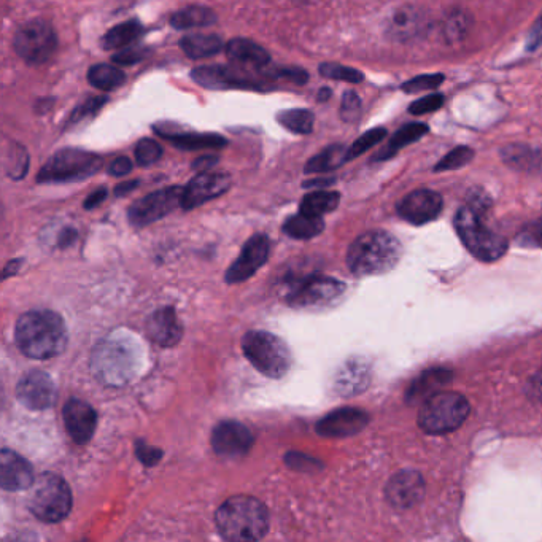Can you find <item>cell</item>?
Returning a JSON list of instances; mask_svg holds the SVG:
<instances>
[{"mask_svg":"<svg viewBox=\"0 0 542 542\" xmlns=\"http://www.w3.org/2000/svg\"><path fill=\"white\" fill-rule=\"evenodd\" d=\"M15 339L18 349L32 360H50L67 347L66 323L51 310H32L16 322Z\"/></svg>","mask_w":542,"mask_h":542,"instance_id":"obj_1","label":"cell"},{"mask_svg":"<svg viewBox=\"0 0 542 542\" xmlns=\"http://www.w3.org/2000/svg\"><path fill=\"white\" fill-rule=\"evenodd\" d=\"M215 523L220 535L228 541H260L268 535V509L253 496H233L218 508Z\"/></svg>","mask_w":542,"mask_h":542,"instance_id":"obj_2","label":"cell"},{"mask_svg":"<svg viewBox=\"0 0 542 542\" xmlns=\"http://www.w3.org/2000/svg\"><path fill=\"white\" fill-rule=\"evenodd\" d=\"M401 250L403 248L393 234L380 229L369 231L350 245L347 264L358 277L385 274L398 264Z\"/></svg>","mask_w":542,"mask_h":542,"instance_id":"obj_3","label":"cell"},{"mask_svg":"<svg viewBox=\"0 0 542 542\" xmlns=\"http://www.w3.org/2000/svg\"><path fill=\"white\" fill-rule=\"evenodd\" d=\"M90 364L101 384L121 387L139 372V349L124 337H109L94 349Z\"/></svg>","mask_w":542,"mask_h":542,"instance_id":"obj_4","label":"cell"},{"mask_svg":"<svg viewBox=\"0 0 542 542\" xmlns=\"http://www.w3.org/2000/svg\"><path fill=\"white\" fill-rule=\"evenodd\" d=\"M485 213L465 206L455 215V229L471 255L477 260L492 263L500 260L508 252V239L488 228L484 221Z\"/></svg>","mask_w":542,"mask_h":542,"instance_id":"obj_5","label":"cell"},{"mask_svg":"<svg viewBox=\"0 0 542 542\" xmlns=\"http://www.w3.org/2000/svg\"><path fill=\"white\" fill-rule=\"evenodd\" d=\"M245 358L253 368L271 379H282L291 368V353L285 341L268 331H250L242 339Z\"/></svg>","mask_w":542,"mask_h":542,"instance_id":"obj_6","label":"cell"},{"mask_svg":"<svg viewBox=\"0 0 542 542\" xmlns=\"http://www.w3.org/2000/svg\"><path fill=\"white\" fill-rule=\"evenodd\" d=\"M468 399L460 393L439 392L426 399L419 412V425L426 434H447L468 419Z\"/></svg>","mask_w":542,"mask_h":542,"instance_id":"obj_7","label":"cell"},{"mask_svg":"<svg viewBox=\"0 0 542 542\" xmlns=\"http://www.w3.org/2000/svg\"><path fill=\"white\" fill-rule=\"evenodd\" d=\"M29 511L45 523H58L72 511L69 485L56 474L45 473L32 485Z\"/></svg>","mask_w":542,"mask_h":542,"instance_id":"obj_8","label":"cell"},{"mask_svg":"<svg viewBox=\"0 0 542 542\" xmlns=\"http://www.w3.org/2000/svg\"><path fill=\"white\" fill-rule=\"evenodd\" d=\"M101 156L78 148H66L51 156L37 175L39 183H67L93 177L101 171Z\"/></svg>","mask_w":542,"mask_h":542,"instance_id":"obj_9","label":"cell"},{"mask_svg":"<svg viewBox=\"0 0 542 542\" xmlns=\"http://www.w3.org/2000/svg\"><path fill=\"white\" fill-rule=\"evenodd\" d=\"M16 55L31 66L50 61L58 48V35L47 21L34 20L21 26L13 39Z\"/></svg>","mask_w":542,"mask_h":542,"instance_id":"obj_10","label":"cell"},{"mask_svg":"<svg viewBox=\"0 0 542 542\" xmlns=\"http://www.w3.org/2000/svg\"><path fill=\"white\" fill-rule=\"evenodd\" d=\"M183 191L185 188L182 186H169L134 202L128 212L131 225L144 228L174 212L177 207H182Z\"/></svg>","mask_w":542,"mask_h":542,"instance_id":"obj_11","label":"cell"},{"mask_svg":"<svg viewBox=\"0 0 542 542\" xmlns=\"http://www.w3.org/2000/svg\"><path fill=\"white\" fill-rule=\"evenodd\" d=\"M345 291V283L326 275H309L291 288L288 304L298 309L322 307L339 298Z\"/></svg>","mask_w":542,"mask_h":542,"instance_id":"obj_12","label":"cell"},{"mask_svg":"<svg viewBox=\"0 0 542 542\" xmlns=\"http://www.w3.org/2000/svg\"><path fill=\"white\" fill-rule=\"evenodd\" d=\"M194 82L207 90H255L266 91L269 86L255 80L236 67L209 66L199 67L191 72Z\"/></svg>","mask_w":542,"mask_h":542,"instance_id":"obj_13","label":"cell"},{"mask_svg":"<svg viewBox=\"0 0 542 542\" xmlns=\"http://www.w3.org/2000/svg\"><path fill=\"white\" fill-rule=\"evenodd\" d=\"M16 398L32 411H45L56 403L58 388L47 372L31 371L16 385Z\"/></svg>","mask_w":542,"mask_h":542,"instance_id":"obj_14","label":"cell"},{"mask_svg":"<svg viewBox=\"0 0 542 542\" xmlns=\"http://www.w3.org/2000/svg\"><path fill=\"white\" fill-rule=\"evenodd\" d=\"M271 253V242L264 234H255L242 248L241 255L226 271V282L241 283L250 279L263 268Z\"/></svg>","mask_w":542,"mask_h":542,"instance_id":"obj_15","label":"cell"},{"mask_svg":"<svg viewBox=\"0 0 542 542\" xmlns=\"http://www.w3.org/2000/svg\"><path fill=\"white\" fill-rule=\"evenodd\" d=\"M255 438L244 423L225 420L218 423L212 431V449L220 457H242L250 452Z\"/></svg>","mask_w":542,"mask_h":542,"instance_id":"obj_16","label":"cell"},{"mask_svg":"<svg viewBox=\"0 0 542 542\" xmlns=\"http://www.w3.org/2000/svg\"><path fill=\"white\" fill-rule=\"evenodd\" d=\"M231 188V177L225 172H202L183 191L182 209L191 210L220 198Z\"/></svg>","mask_w":542,"mask_h":542,"instance_id":"obj_17","label":"cell"},{"mask_svg":"<svg viewBox=\"0 0 542 542\" xmlns=\"http://www.w3.org/2000/svg\"><path fill=\"white\" fill-rule=\"evenodd\" d=\"M369 423L368 412L357 407H341L325 415L317 423V433L323 438H350L360 433Z\"/></svg>","mask_w":542,"mask_h":542,"instance_id":"obj_18","label":"cell"},{"mask_svg":"<svg viewBox=\"0 0 542 542\" xmlns=\"http://www.w3.org/2000/svg\"><path fill=\"white\" fill-rule=\"evenodd\" d=\"M442 207L444 201L441 194L431 190H415L399 201L398 213L412 225L420 226L436 220Z\"/></svg>","mask_w":542,"mask_h":542,"instance_id":"obj_19","label":"cell"},{"mask_svg":"<svg viewBox=\"0 0 542 542\" xmlns=\"http://www.w3.org/2000/svg\"><path fill=\"white\" fill-rule=\"evenodd\" d=\"M425 481L422 474L412 469H404L388 481L385 496L395 509H409L422 500Z\"/></svg>","mask_w":542,"mask_h":542,"instance_id":"obj_20","label":"cell"},{"mask_svg":"<svg viewBox=\"0 0 542 542\" xmlns=\"http://www.w3.org/2000/svg\"><path fill=\"white\" fill-rule=\"evenodd\" d=\"M62 419L67 433L75 444L83 446L91 441L97 426V414L93 406L82 399H69L62 409Z\"/></svg>","mask_w":542,"mask_h":542,"instance_id":"obj_21","label":"cell"},{"mask_svg":"<svg viewBox=\"0 0 542 542\" xmlns=\"http://www.w3.org/2000/svg\"><path fill=\"white\" fill-rule=\"evenodd\" d=\"M34 469L29 461L13 450L4 449L0 453V485L5 492H21L34 485Z\"/></svg>","mask_w":542,"mask_h":542,"instance_id":"obj_22","label":"cell"},{"mask_svg":"<svg viewBox=\"0 0 542 542\" xmlns=\"http://www.w3.org/2000/svg\"><path fill=\"white\" fill-rule=\"evenodd\" d=\"M145 333L161 347H174L182 341L183 326L172 307H163L148 317Z\"/></svg>","mask_w":542,"mask_h":542,"instance_id":"obj_23","label":"cell"},{"mask_svg":"<svg viewBox=\"0 0 542 542\" xmlns=\"http://www.w3.org/2000/svg\"><path fill=\"white\" fill-rule=\"evenodd\" d=\"M159 136L169 140L174 147L180 148L185 151H198V150H220L228 145V140L220 134H213V132H171L163 131V129L155 128Z\"/></svg>","mask_w":542,"mask_h":542,"instance_id":"obj_24","label":"cell"},{"mask_svg":"<svg viewBox=\"0 0 542 542\" xmlns=\"http://www.w3.org/2000/svg\"><path fill=\"white\" fill-rule=\"evenodd\" d=\"M453 374L449 369L433 368L423 372L419 379L412 382L407 390L406 401L409 404L425 403L426 399L439 393L452 380Z\"/></svg>","mask_w":542,"mask_h":542,"instance_id":"obj_25","label":"cell"},{"mask_svg":"<svg viewBox=\"0 0 542 542\" xmlns=\"http://www.w3.org/2000/svg\"><path fill=\"white\" fill-rule=\"evenodd\" d=\"M226 55L229 61L237 66L256 67L263 69L271 62V56L258 43L248 39H233L226 45Z\"/></svg>","mask_w":542,"mask_h":542,"instance_id":"obj_26","label":"cell"},{"mask_svg":"<svg viewBox=\"0 0 542 542\" xmlns=\"http://www.w3.org/2000/svg\"><path fill=\"white\" fill-rule=\"evenodd\" d=\"M368 363L363 360H352L345 363L344 368L337 372L336 392L342 396H353L364 392L371 379Z\"/></svg>","mask_w":542,"mask_h":542,"instance_id":"obj_27","label":"cell"},{"mask_svg":"<svg viewBox=\"0 0 542 542\" xmlns=\"http://www.w3.org/2000/svg\"><path fill=\"white\" fill-rule=\"evenodd\" d=\"M423 29V15L412 7H403L393 13L388 34L396 40H409Z\"/></svg>","mask_w":542,"mask_h":542,"instance_id":"obj_28","label":"cell"},{"mask_svg":"<svg viewBox=\"0 0 542 542\" xmlns=\"http://www.w3.org/2000/svg\"><path fill=\"white\" fill-rule=\"evenodd\" d=\"M501 158L512 169L523 172L542 171V153L527 145H509L501 150Z\"/></svg>","mask_w":542,"mask_h":542,"instance_id":"obj_29","label":"cell"},{"mask_svg":"<svg viewBox=\"0 0 542 542\" xmlns=\"http://www.w3.org/2000/svg\"><path fill=\"white\" fill-rule=\"evenodd\" d=\"M428 126L423 123H409L403 128L396 131L393 134L392 139L388 142L387 147L374 156V161H387V159L393 158L401 148L407 147V145L414 144L417 140L422 139L425 134H428Z\"/></svg>","mask_w":542,"mask_h":542,"instance_id":"obj_30","label":"cell"},{"mask_svg":"<svg viewBox=\"0 0 542 542\" xmlns=\"http://www.w3.org/2000/svg\"><path fill=\"white\" fill-rule=\"evenodd\" d=\"M223 48V40L213 34H191L182 39V50L191 59L210 58Z\"/></svg>","mask_w":542,"mask_h":542,"instance_id":"obj_31","label":"cell"},{"mask_svg":"<svg viewBox=\"0 0 542 542\" xmlns=\"http://www.w3.org/2000/svg\"><path fill=\"white\" fill-rule=\"evenodd\" d=\"M345 163H349V148H345L344 145H331L310 159L304 171L306 174H323L334 171Z\"/></svg>","mask_w":542,"mask_h":542,"instance_id":"obj_32","label":"cell"},{"mask_svg":"<svg viewBox=\"0 0 542 542\" xmlns=\"http://www.w3.org/2000/svg\"><path fill=\"white\" fill-rule=\"evenodd\" d=\"M213 23H217V15L210 8L201 5L183 8L171 18L172 28L175 29L206 28Z\"/></svg>","mask_w":542,"mask_h":542,"instance_id":"obj_33","label":"cell"},{"mask_svg":"<svg viewBox=\"0 0 542 542\" xmlns=\"http://www.w3.org/2000/svg\"><path fill=\"white\" fill-rule=\"evenodd\" d=\"M339 202H341V194L336 191H314L302 198L299 212L306 213L310 217H323L326 213L336 210Z\"/></svg>","mask_w":542,"mask_h":542,"instance_id":"obj_34","label":"cell"},{"mask_svg":"<svg viewBox=\"0 0 542 542\" xmlns=\"http://www.w3.org/2000/svg\"><path fill=\"white\" fill-rule=\"evenodd\" d=\"M325 229V221L322 217H310L306 213L299 212V215L288 218L283 225V231L293 239L306 241L318 236Z\"/></svg>","mask_w":542,"mask_h":542,"instance_id":"obj_35","label":"cell"},{"mask_svg":"<svg viewBox=\"0 0 542 542\" xmlns=\"http://www.w3.org/2000/svg\"><path fill=\"white\" fill-rule=\"evenodd\" d=\"M88 82L99 91L118 90L126 82L123 70L110 64H96L88 70Z\"/></svg>","mask_w":542,"mask_h":542,"instance_id":"obj_36","label":"cell"},{"mask_svg":"<svg viewBox=\"0 0 542 542\" xmlns=\"http://www.w3.org/2000/svg\"><path fill=\"white\" fill-rule=\"evenodd\" d=\"M144 32L142 24L137 20L126 21L110 29L102 37V47L105 50H118V48L128 47L134 40L139 39L140 34Z\"/></svg>","mask_w":542,"mask_h":542,"instance_id":"obj_37","label":"cell"},{"mask_svg":"<svg viewBox=\"0 0 542 542\" xmlns=\"http://www.w3.org/2000/svg\"><path fill=\"white\" fill-rule=\"evenodd\" d=\"M277 121L283 128L295 134H310L314 129V113L306 109L283 110L277 115Z\"/></svg>","mask_w":542,"mask_h":542,"instance_id":"obj_38","label":"cell"},{"mask_svg":"<svg viewBox=\"0 0 542 542\" xmlns=\"http://www.w3.org/2000/svg\"><path fill=\"white\" fill-rule=\"evenodd\" d=\"M28 169V150L23 145L12 142L8 145L7 156H5V172L10 179L21 180L24 175L28 174Z\"/></svg>","mask_w":542,"mask_h":542,"instance_id":"obj_39","label":"cell"},{"mask_svg":"<svg viewBox=\"0 0 542 542\" xmlns=\"http://www.w3.org/2000/svg\"><path fill=\"white\" fill-rule=\"evenodd\" d=\"M474 159V150L469 147H457L453 148L452 151H449L444 158L436 164L434 171L444 172V171H455V169H460V167L466 166V164L471 163Z\"/></svg>","mask_w":542,"mask_h":542,"instance_id":"obj_40","label":"cell"},{"mask_svg":"<svg viewBox=\"0 0 542 542\" xmlns=\"http://www.w3.org/2000/svg\"><path fill=\"white\" fill-rule=\"evenodd\" d=\"M385 137H387V129L384 128H374L371 131L364 132L363 136L358 137L353 142L352 147L349 148V161L363 155L366 151L371 150L372 147H376Z\"/></svg>","mask_w":542,"mask_h":542,"instance_id":"obj_41","label":"cell"},{"mask_svg":"<svg viewBox=\"0 0 542 542\" xmlns=\"http://www.w3.org/2000/svg\"><path fill=\"white\" fill-rule=\"evenodd\" d=\"M320 74L323 77L331 78V80H339V82L361 83L364 80V75L360 70L341 66V64H331V62H325L320 66Z\"/></svg>","mask_w":542,"mask_h":542,"instance_id":"obj_42","label":"cell"},{"mask_svg":"<svg viewBox=\"0 0 542 542\" xmlns=\"http://www.w3.org/2000/svg\"><path fill=\"white\" fill-rule=\"evenodd\" d=\"M163 156V147L153 139H142L136 147V161L139 166L148 167L158 163Z\"/></svg>","mask_w":542,"mask_h":542,"instance_id":"obj_43","label":"cell"},{"mask_svg":"<svg viewBox=\"0 0 542 542\" xmlns=\"http://www.w3.org/2000/svg\"><path fill=\"white\" fill-rule=\"evenodd\" d=\"M442 83H444V75H419V77H414L404 82L401 85V90L407 94L419 93V91H431L439 88Z\"/></svg>","mask_w":542,"mask_h":542,"instance_id":"obj_44","label":"cell"},{"mask_svg":"<svg viewBox=\"0 0 542 542\" xmlns=\"http://www.w3.org/2000/svg\"><path fill=\"white\" fill-rule=\"evenodd\" d=\"M109 101L107 97H91L88 101L83 102L82 105H78L74 112L70 113L69 121H67V128L72 124L80 123V121L86 120V118L94 117L99 110L104 107L105 102Z\"/></svg>","mask_w":542,"mask_h":542,"instance_id":"obj_45","label":"cell"},{"mask_svg":"<svg viewBox=\"0 0 542 542\" xmlns=\"http://www.w3.org/2000/svg\"><path fill=\"white\" fill-rule=\"evenodd\" d=\"M469 28V18L466 13L453 12L447 16L446 23H444V34H446L449 42H455V40L465 37L466 31Z\"/></svg>","mask_w":542,"mask_h":542,"instance_id":"obj_46","label":"cell"},{"mask_svg":"<svg viewBox=\"0 0 542 542\" xmlns=\"http://www.w3.org/2000/svg\"><path fill=\"white\" fill-rule=\"evenodd\" d=\"M442 105H444V96L434 93L415 101L409 107V113H412V115H425V113L436 112V110L441 109Z\"/></svg>","mask_w":542,"mask_h":542,"instance_id":"obj_47","label":"cell"},{"mask_svg":"<svg viewBox=\"0 0 542 542\" xmlns=\"http://www.w3.org/2000/svg\"><path fill=\"white\" fill-rule=\"evenodd\" d=\"M361 99L357 93L347 91L342 97L341 117L344 121H355L360 117Z\"/></svg>","mask_w":542,"mask_h":542,"instance_id":"obj_48","label":"cell"},{"mask_svg":"<svg viewBox=\"0 0 542 542\" xmlns=\"http://www.w3.org/2000/svg\"><path fill=\"white\" fill-rule=\"evenodd\" d=\"M266 75L271 78H287L291 82H295L296 85H304L309 82V74L301 67H282V69H275L272 72H266Z\"/></svg>","mask_w":542,"mask_h":542,"instance_id":"obj_49","label":"cell"},{"mask_svg":"<svg viewBox=\"0 0 542 542\" xmlns=\"http://www.w3.org/2000/svg\"><path fill=\"white\" fill-rule=\"evenodd\" d=\"M136 453L137 458H139L145 466L151 468L155 466L156 463H159V460L163 458V450L156 449V447L148 446L144 441L136 442Z\"/></svg>","mask_w":542,"mask_h":542,"instance_id":"obj_50","label":"cell"},{"mask_svg":"<svg viewBox=\"0 0 542 542\" xmlns=\"http://www.w3.org/2000/svg\"><path fill=\"white\" fill-rule=\"evenodd\" d=\"M145 48H128V50L120 51L117 55L112 56V61L118 66H132L136 62L142 61L147 56Z\"/></svg>","mask_w":542,"mask_h":542,"instance_id":"obj_51","label":"cell"},{"mask_svg":"<svg viewBox=\"0 0 542 542\" xmlns=\"http://www.w3.org/2000/svg\"><path fill=\"white\" fill-rule=\"evenodd\" d=\"M288 466L293 469H299V471H310V469H317L320 466L318 461H315L314 458L307 457V455H302L298 452H290L287 455Z\"/></svg>","mask_w":542,"mask_h":542,"instance_id":"obj_52","label":"cell"},{"mask_svg":"<svg viewBox=\"0 0 542 542\" xmlns=\"http://www.w3.org/2000/svg\"><path fill=\"white\" fill-rule=\"evenodd\" d=\"M522 239H525V244L542 247V217L538 221H535L533 225L528 226Z\"/></svg>","mask_w":542,"mask_h":542,"instance_id":"obj_53","label":"cell"},{"mask_svg":"<svg viewBox=\"0 0 542 542\" xmlns=\"http://www.w3.org/2000/svg\"><path fill=\"white\" fill-rule=\"evenodd\" d=\"M131 171V159L126 158V156H120V158L115 159L109 167V174L113 175V177H123V175H128Z\"/></svg>","mask_w":542,"mask_h":542,"instance_id":"obj_54","label":"cell"},{"mask_svg":"<svg viewBox=\"0 0 542 542\" xmlns=\"http://www.w3.org/2000/svg\"><path fill=\"white\" fill-rule=\"evenodd\" d=\"M105 199H107V190H105V188H99V190L94 191L91 196L86 198L83 207H85L86 210L96 209L97 206H101Z\"/></svg>","mask_w":542,"mask_h":542,"instance_id":"obj_55","label":"cell"},{"mask_svg":"<svg viewBox=\"0 0 542 542\" xmlns=\"http://www.w3.org/2000/svg\"><path fill=\"white\" fill-rule=\"evenodd\" d=\"M542 45V20H539L535 24V28L531 31L530 37H528V50H538Z\"/></svg>","mask_w":542,"mask_h":542,"instance_id":"obj_56","label":"cell"},{"mask_svg":"<svg viewBox=\"0 0 542 542\" xmlns=\"http://www.w3.org/2000/svg\"><path fill=\"white\" fill-rule=\"evenodd\" d=\"M218 163L217 156L213 155H206L201 156V158L196 159L193 163V169H198V171H209V169H212L215 164Z\"/></svg>","mask_w":542,"mask_h":542,"instance_id":"obj_57","label":"cell"},{"mask_svg":"<svg viewBox=\"0 0 542 542\" xmlns=\"http://www.w3.org/2000/svg\"><path fill=\"white\" fill-rule=\"evenodd\" d=\"M530 395L536 399H542V371H539L530 382Z\"/></svg>","mask_w":542,"mask_h":542,"instance_id":"obj_58","label":"cell"},{"mask_svg":"<svg viewBox=\"0 0 542 542\" xmlns=\"http://www.w3.org/2000/svg\"><path fill=\"white\" fill-rule=\"evenodd\" d=\"M137 186H139V180H132V182L120 183V185L115 188V196H118V198H121V196H126V194L136 190Z\"/></svg>","mask_w":542,"mask_h":542,"instance_id":"obj_59","label":"cell"},{"mask_svg":"<svg viewBox=\"0 0 542 542\" xmlns=\"http://www.w3.org/2000/svg\"><path fill=\"white\" fill-rule=\"evenodd\" d=\"M75 241H77V233H75L74 229H66L59 237L61 247H67V245L74 244Z\"/></svg>","mask_w":542,"mask_h":542,"instance_id":"obj_60","label":"cell"},{"mask_svg":"<svg viewBox=\"0 0 542 542\" xmlns=\"http://www.w3.org/2000/svg\"><path fill=\"white\" fill-rule=\"evenodd\" d=\"M334 179H315L310 182H304V188H318V186L333 185Z\"/></svg>","mask_w":542,"mask_h":542,"instance_id":"obj_61","label":"cell"},{"mask_svg":"<svg viewBox=\"0 0 542 542\" xmlns=\"http://www.w3.org/2000/svg\"><path fill=\"white\" fill-rule=\"evenodd\" d=\"M20 264V261H10V263L5 266L4 279H7V277H10V275L15 274V272L18 271V268H20Z\"/></svg>","mask_w":542,"mask_h":542,"instance_id":"obj_62","label":"cell"},{"mask_svg":"<svg viewBox=\"0 0 542 542\" xmlns=\"http://www.w3.org/2000/svg\"><path fill=\"white\" fill-rule=\"evenodd\" d=\"M331 94L333 93H331L330 88H322V90H320V93H318L317 99L320 102H326L328 101V99H330Z\"/></svg>","mask_w":542,"mask_h":542,"instance_id":"obj_63","label":"cell"}]
</instances>
